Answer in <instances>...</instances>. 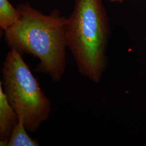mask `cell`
<instances>
[{"label": "cell", "instance_id": "8992f818", "mask_svg": "<svg viewBox=\"0 0 146 146\" xmlns=\"http://www.w3.org/2000/svg\"><path fill=\"white\" fill-rule=\"evenodd\" d=\"M20 11L11 5L8 0H0V27L5 31L20 21Z\"/></svg>", "mask_w": 146, "mask_h": 146}, {"label": "cell", "instance_id": "7a4b0ae2", "mask_svg": "<svg viewBox=\"0 0 146 146\" xmlns=\"http://www.w3.org/2000/svg\"><path fill=\"white\" fill-rule=\"evenodd\" d=\"M108 17L102 0H75L67 18L66 38L79 73L99 84L107 67Z\"/></svg>", "mask_w": 146, "mask_h": 146}, {"label": "cell", "instance_id": "3957f363", "mask_svg": "<svg viewBox=\"0 0 146 146\" xmlns=\"http://www.w3.org/2000/svg\"><path fill=\"white\" fill-rule=\"evenodd\" d=\"M0 83L8 102L18 117H22L27 131L36 132L50 116L52 102L15 49H11L5 56Z\"/></svg>", "mask_w": 146, "mask_h": 146}, {"label": "cell", "instance_id": "6da1fadb", "mask_svg": "<svg viewBox=\"0 0 146 146\" xmlns=\"http://www.w3.org/2000/svg\"><path fill=\"white\" fill-rule=\"evenodd\" d=\"M17 8L22 19L5 31L8 47L22 56L37 58L40 62L35 71L49 75L53 81H60L66 67L67 18L55 10L44 15L29 3L19 4Z\"/></svg>", "mask_w": 146, "mask_h": 146}, {"label": "cell", "instance_id": "5b68a950", "mask_svg": "<svg viewBox=\"0 0 146 146\" xmlns=\"http://www.w3.org/2000/svg\"><path fill=\"white\" fill-rule=\"evenodd\" d=\"M24 121L21 116L19 117L17 123L12 131L9 139L8 146H38L36 139H33L28 134Z\"/></svg>", "mask_w": 146, "mask_h": 146}, {"label": "cell", "instance_id": "277c9868", "mask_svg": "<svg viewBox=\"0 0 146 146\" xmlns=\"http://www.w3.org/2000/svg\"><path fill=\"white\" fill-rule=\"evenodd\" d=\"M18 121V115L8 102L0 83V146H8L12 131Z\"/></svg>", "mask_w": 146, "mask_h": 146}, {"label": "cell", "instance_id": "52a82bcc", "mask_svg": "<svg viewBox=\"0 0 146 146\" xmlns=\"http://www.w3.org/2000/svg\"><path fill=\"white\" fill-rule=\"evenodd\" d=\"M110 1L111 2H119V3H121L123 2V0H108Z\"/></svg>", "mask_w": 146, "mask_h": 146}]
</instances>
